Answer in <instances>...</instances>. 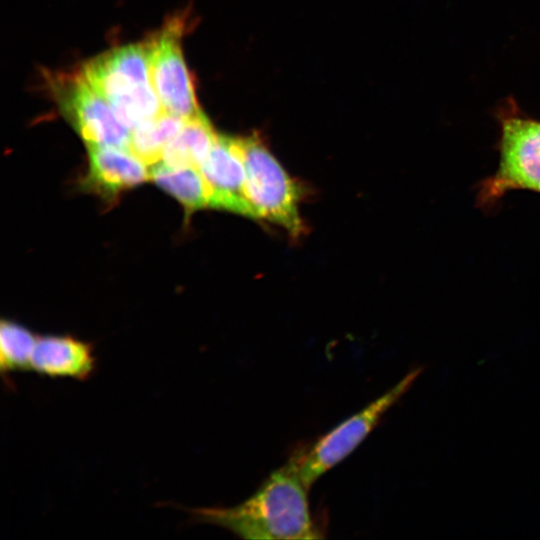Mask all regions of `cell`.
I'll list each match as a JSON object with an SVG mask.
<instances>
[{
	"label": "cell",
	"instance_id": "1",
	"mask_svg": "<svg viewBox=\"0 0 540 540\" xmlns=\"http://www.w3.org/2000/svg\"><path fill=\"white\" fill-rule=\"evenodd\" d=\"M308 491L287 461L243 502L191 513L197 522L220 526L243 539L323 538L310 512Z\"/></svg>",
	"mask_w": 540,
	"mask_h": 540
},
{
	"label": "cell",
	"instance_id": "2",
	"mask_svg": "<svg viewBox=\"0 0 540 540\" xmlns=\"http://www.w3.org/2000/svg\"><path fill=\"white\" fill-rule=\"evenodd\" d=\"M82 72L130 131L164 111L152 84L147 43L101 54Z\"/></svg>",
	"mask_w": 540,
	"mask_h": 540
},
{
	"label": "cell",
	"instance_id": "3",
	"mask_svg": "<svg viewBox=\"0 0 540 540\" xmlns=\"http://www.w3.org/2000/svg\"><path fill=\"white\" fill-rule=\"evenodd\" d=\"M246 174V193L257 219L284 228L291 236L304 232L300 191L264 143L256 136L238 138Z\"/></svg>",
	"mask_w": 540,
	"mask_h": 540
},
{
	"label": "cell",
	"instance_id": "4",
	"mask_svg": "<svg viewBox=\"0 0 540 540\" xmlns=\"http://www.w3.org/2000/svg\"><path fill=\"white\" fill-rule=\"evenodd\" d=\"M421 371L422 368L410 371L379 398L338 424L310 447L296 452L288 462L302 483L310 489L319 477L354 451L410 388Z\"/></svg>",
	"mask_w": 540,
	"mask_h": 540
},
{
	"label": "cell",
	"instance_id": "5",
	"mask_svg": "<svg viewBox=\"0 0 540 540\" xmlns=\"http://www.w3.org/2000/svg\"><path fill=\"white\" fill-rule=\"evenodd\" d=\"M51 84L63 116L87 147L111 146L129 150L131 131L83 72L56 76Z\"/></svg>",
	"mask_w": 540,
	"mask_h": 540
},
{
	"label": "cell",
	"instance_id": "6",
	"mask_svg": "<svg viewBox=\"0 0 540 540\" xmlns=\"http://www.w3.org/2000/svg\"><path fill=\"white\" fill-rule=\"evenodd\" d=\"M183 29V20L174 18L147 42V47L152 84L163 110L186 120L202 111L182 52Z\"/></svg>",
	"mask_w": 540,
	"mask_h": 540
},
{
	"label": "cell",
	"instance_id": "7",
	"mask_svg": "<svg viewBox=\"0 0 540 540\" xmlns=\"http://www.w3.org/2000/svg\"><path fill=\"white\" fill-rule=\"evenodd\" d=\"M512 189L540 193V122L510 117L503 121L500 161L482 188L485 201L495 200Z\"/></svg>",
	"mask_w": 540,
	"mask_h": 540
},
{
	"label": "cell",
	"instance_id": "8",
	"mask_svg": "<svg viewBox=\"0 0 540 540\" xmlns=\"http://www.w3.org/2000/svg\"><path fill=\"white\" fill-rule=\"evenodd\" d=\"M209 190V207L257 219L246 193V174L238 138L218 134L200 166Z\"/></svg>",
	"mask_w": 540,
	"mask_h": 540
},
{
	"label": "cell",
	"instance_id": "9",
	"mask_svg": "<svg viewBox=\"0 0 540 540\" xmlns=\"http://www.w3.org/2000/svg\"><path fill=\"white\" fill-rule=\"evenodd\" d=\"M88 171L84 184L93 192L114 197L150 178V170L130 150L88 146Z\"/></svg>",
	"mask_w": 540,
	"mask_h": 540
},
{
	"label": "cell",
	"instance_id": "10",
	"mask_svg": "<svg viewBox=\"0 0 540 540\" xmlns=\"http://www.w3.org/2000/svg\"><path fill=\"white\" fill-rule=\"evenodd\" d=\"M95 369L96 356L91 343L71 335L37 337L31 370L39 375L86 380Z\"/></svg>",
	"mask_w": 540,
	"mask_h": 540
},
{
	"label": "cell",
	"instance_id": "11",
	"mask_svg": "<svg viewBox=\"0 0 540 540\" xmlns=\"http://www.w3.org/2000/svg\"><path fill=\"white\" fill-rule=\"evenodd\" d=\"M217 137L208 118L200 112L185 120L181 130L166 146L161 162L173 167L200 168Z\"/></svg>",
	"mask_w": 540,
	"mask_h": 540
},
{
	"label": "cell",
	"instance_id": "12",
	"mask_svg": "<svg viewBox=\"0 0 540 540\" xmlns=\"http://www.w3.org/2000/svg\"><path fill=\"white\" fill-rule=\"evenodd\" d=\"M150 178L176 198L187 215L209 207V190L198 167H173L159 162L150 169Z\"/></svg>",
	"mask_w": 540,
	"mask_h": 540
},
{
	"label": "cell",
	"instance_id": "13",
	"mask_svg": "<svg viewBox=\"0 0 540 540\" xmlns=\"http://www.w3.org/2000/svg\"><path fill=\"white\" fill-rule=\"evenodd\" d=\"M185 119L163 111L130 133L129 150L148 166L162 161L168 143L178 134Z\"/></svg>",
	"mask_w": 540,
	"mask_h": 540
},
{
	"label": "cell",
	"instance_id": "14",
	"mask_svg": "<svg viewBox=\"0 0 540 540\" xmlns=\"http://www.w3.org/2000/svg\"><path fill=\"white\" fill-rule=\"evenodd\" d=\"M37 337L25 326L8 319L0 323V370L2 376L31 370Z\"/></svg>",
	"mask_w": 540,
	"mask_h": 540
}]
</instances>
